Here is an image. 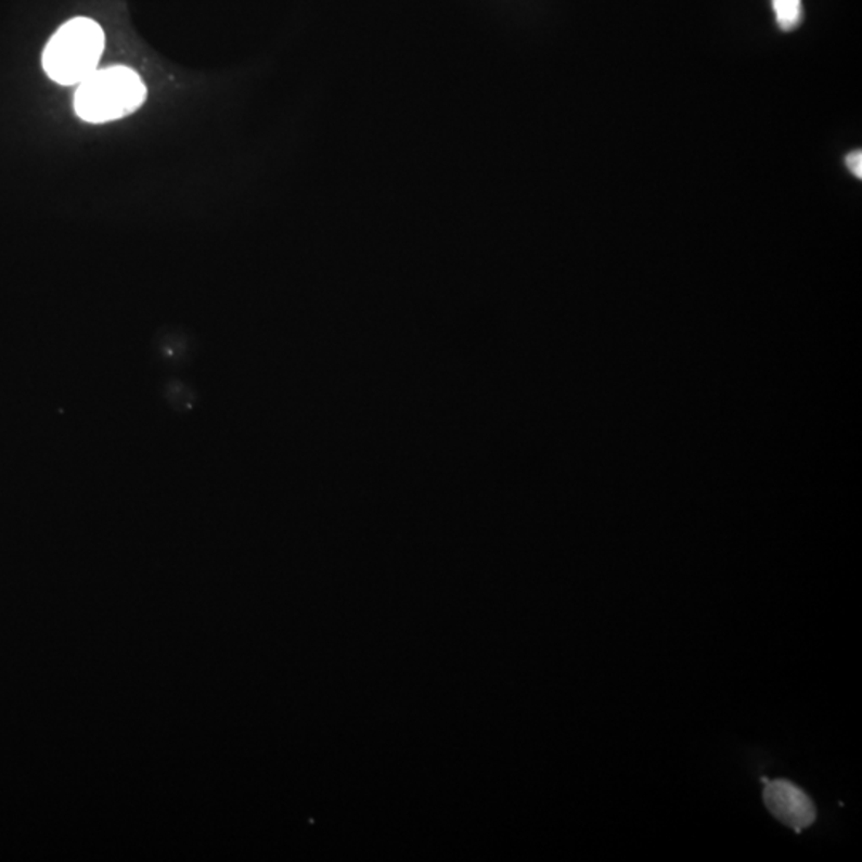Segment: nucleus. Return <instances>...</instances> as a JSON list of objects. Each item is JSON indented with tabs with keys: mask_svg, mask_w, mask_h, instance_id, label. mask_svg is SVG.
I'll return each mask as SVG.
<instances>
[{
	"mask_svg": "<svg viewBox=\"0 0 862 862\" xmlns=\"http://www.w3.org/2000/svg\"><path fill=\"white\" fill-rule=\"evenodd\" d=\"M147 98L140 74L127 66L104 67L76 91L74 110L88 124H106L137 113Z\"/></svg>",
	"mask_w": 862,
	"mask_h": 862,
	"instance_id": "obj_1",
	"label": "nucleus"
},
{
	"mask_svg": "<svg viewBox=\"0 0 862 862\" xmlns=\"http://www.w3.org/2000/svg\"><path fill=\"white\" fill-rule=\"evenodd\" d=\"M104 30L90 18H73L53 34L43 50V70L60 86H80L98 69Z\"/></svg>",
	"mask_w": 862,
	"mask_h": 862,
	"instance_id": "obj_2",
	"label": "nucleus"
},
{
	"mask_svg": "<svg viewBox=\"0 0 862 862\" xmlns=\"http://www.w3.org/2000/svg\"><path fill=\"white\" fill-rule=\"evenodd\" d=\"M763 800L777 821L793 827L797 833L816 820V810L810 797L789 781L767 783Z\"/></svg>",
	"mask_w": 862,
	"mask_h": 862,
	"instance_id": "obj_3",
	"label": "nucleus"
},
{
	"mask_svg": "<svg viewBox=\"0 0 862 862\" xmlns=\"http://www.w3.org/2000/svg\"><path fill=\"white\" fill-rule=\"evenodd\" d=\"M772 3L781 29L789 33L799 28L803 20L802 0H772Z\"/></svg>",
	"mask_w": 862,
	"mask_h": 862,
	"instance_id": "obj_4",
	"label": "nucleus"
},
{
	"mask_svg": "<svg viewBox=\"0 0 862 862\" xmlns=\"http://www.w3.org/2000/svg\"><path fill=\"white\" fill-rule=\"evenodd\" d=\"M847 167L848 170L853 172V176H857L858 179L862 178V152L861 151H853L847 155Z\"/></svg>",
	"mask_w": 862,
	"mask_h": 862,
	"instance_id": "obj_5",
	"label": "nucleus"
}]
</instances>
